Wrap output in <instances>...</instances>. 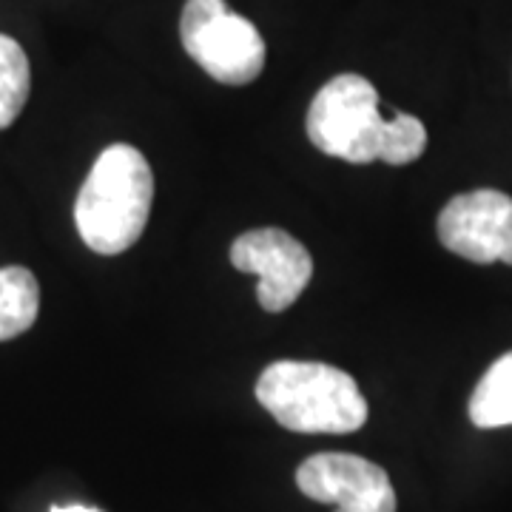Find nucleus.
<instances>
[{"label":"nucleus","mask_w":512,"mask_h":512,"mask_svg":"<svg viewBox=\"0 0 512 512\" xmlns=\"http://www.w3.org/2000/svg\"><path fill=\"white\" fill-rule=\"evenodd\" d=\"M296 487L336 512H396V490L379 464L350 453H319L299 464Z\"/></svg>","instance_id":"0eeeda50"},{"label":"nucleus","mask_w":512,"mask_h":512,"mask_svg":"<svg viewBox=\"0 0 512 512\" xmlns=\"http://www.w3.org/2000/svg\"><path fill=\"white\" fill-rule=\"evenodd\" d=\"M470 421L481 430L512 424V350L481 376L470 399Z\"/></svg>","instance_id":"1a4fd4ad"},{"label":"nucleus","mask_w":512,"mask_h":512,"mask_svg":"<svg viewBox=\"0 0 512 512\" xmlns=\"http://www.w3.org/2000/svg\"><path fill=\"white\" fill-rule=\"evenodd\" d=\"M441 245L476 265H512V197L481 188L458 194L436 222Z\"/></svg>","instance_id":"423d86ee"},{"label":"nucleus","mask_w":512,"mask_h":512,"mask_svg":"<svg viewBox=\"0 0 512 512\" xmlns=\"http://www.w3.org/2000/svg\"><path fill=\"white\" fill-rule=\"evenodd\" d=\"M52 512H100L94 507H83V504H69V507H52Z\"/></svg>","instance_id":"9b49d317"},{"label":"nucleus","mask_w":512,"mask_h":512,"mask_svg":"<svg viewBox=\"0 0 512 512\" xmlns=\"http://www.w3.org/2000/svg\"><path fill=\"white\" fill-rule=\"evenodd\" d=\"M29 89H32L29 57L15 37L0 35V131L18 120L29 100Z\"/></svg>","instance_id":"9d476101"},{"label":"nucleus","mask_w":512,"mask_h":512,"mask_svg":"<svg viewBox=\"0 0 512 512\" xmlns=\"http://www.w3.org/2000/svg\"><path fill=\"white\" fill-rule=\"evenodd\" d=\"M256 399L293 433H356L365 427L367 402L356 379L325 362L282 359L262 370Z\"/></svg>","instance_id":"f03ea898"},{"label":"nucleus","mask_w":512,"mask_h":512,"mask_svg":"<svg viewBox=\"0 0 512 512\" xmlns=\"http://www.w3.org/2000/svg\"><path fill=\"white\" fill-rule=\"evenodd\" d=\"M180 37L194 63L225 86H248L265 69V40L248 18L234 15L225 0H188Z\"/></svg>","instance_id":"20e7f679"},{"label":"nucleus","mask_w":512,"mask_h":512,"mask_svg":"<svg viewBox=\"0 0 512 512\" xmlns=\"http://www.w3.org/2000/svg\"><path fill=\"white\" fill-rule=\"evenodd\" d=\"M40 285L29 268H0V342L23 336L37 322Z\"/></svg>","instance_id":"6e6552de"},{"label":"nucleus","mask_w":512,"mask_h":512,"mask_svg":"<svg viewBox=\"0 0 512 512\" xmlns=\"http://www.w3.org/2000/svg\"><path fill=\"white\" fill-rule=\"evenodd\" d=\"M154 202V174L134 146L114 143L92 165L74 202V225L94 254L117 256L137 245Z\"/></svg>","instance_id":"f257e3e1"},{"label":"nucleus","mask_w":512,"mask_h":512,"mask_svg":"<svg viewBox=\"0 0 512 512\" xmlns=\"http://www.w3.org/2000/svg\"><path fill=\"white\" fill-rule=\"evenodd\" d=\"M231 262L242 274L259 276L256 299L268 313L291 308L313 276L308 248L279 228H256L234 239Z\"/></svg>","instance_id":"39448f33"},{"label":"nucleus","mask_w":512,"mask_h":512,"mask_svg":"<svg viewBox=\"0 0 512 512\" xmlns=\"http://www.w3.org/2000/svg\"><path fill=\"white\" fill-rule=\"evenodd\" d=\"M393 114L379 109V92L362 74H336L308 109V137L322 154L367 165L384 157Z\"/></svg>","instance_id":"7ed1b4c3"}]
</instances>
